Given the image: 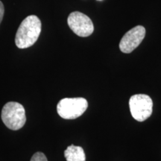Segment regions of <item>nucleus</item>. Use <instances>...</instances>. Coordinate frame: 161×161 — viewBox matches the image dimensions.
<instances>
[{
	"instance_id": "obj_3",
	"label": "nucleus",
	"mask_w": 161,
	"mask_h": 161,
	"mask_svg": "<svg viewBox=\"0 0 161 161\" xmlns=\"http://www.w3.org/2000/svg\"><path fill=\"white\" fill-rule=\"evenodd\" d=\"M87 101L84 98H66L58 102V114L65 119H75L86 111Z\"/></svg>"
},
{
	"instance_id": "obj_6",
	"label": "nucleus",
	"mask_w": 161,
	"mask_h": 161,
	"mask_svg": "<svg viewBox=\"0 0 161 161\" xmlns=\"http://www.w3.org/2000/svg\"><path fill=\"white\" fill-rule=\"evenodd\" d=\"M146 36V29L137 25L129 30L123 36L119 43V49L123 53H130L142 43Z\"/></svg>"
},
{
	"instance_id": "obj_5",
	"label": "nucleus",
	"mask_w": 161,
	"mask_h": 161,
	"mask_svg": "<svg viewBox=\"0 0 161 161\" xmlns=\"http://www.w3.org/2000/svg\"><path fill=\"white\" fill-rule=\"evenodd\" d=\"M67 23L72 31L79 37H88L94 31L92 20L81 12H72L68 17Z\"/></svg>"
},
{
	"instance_id": "obj_2",
	"label": "nucleus",
	"mask_w": 161,
	"mask_h": 161,
	"mask_svg": "<svg viewBox=\"0 0 161 161\" xmlns=\"http://www.w3.org/2000/svg\"><path fill=\"white\" fill-rule=\"evenodd\" d=\"M1 118L8 128L13 130H19L26 122L25 108L18 102H8L2 110Z\"/></svg>"
},
{
	"instance_id": "obj_7",
	"label": "nucleus",
	"mask_w": 161,
	"mask_h": 161,
	"mask_svg": "<svg viewBox=\"0 0 161 161\" xmlns=\"http://www.w3.org/2000/svg\"><path fill=\"white\" fill-rule=\"evenodd\" d=\"M66 161H86L85 153L80 146L71 145L64 152Z\"/></svg>"
},
{
	"instance_id": "obj_1",
	"label": "nucleus",
	"mask_w": 161,
	"mask_h": 161,
	"mask_svg": "<svg viewBox=\"0 0 161 161\" xmlns=\"http://www.w3.org/2000/svg\"><path fill=\"white\" fill-rule=\"evenodd\" d=\"M41 27V21L37 16L30 15L24 19L16 34V46L19 49H27L33 46L40 35Z\"/></svg>"
},
{
	"instance_id": "obj_4",
	"label": "nucleus",
	"mask_w": 161,
	"mask_h": 161,
	"mask_svg": "<svg viewBox=\"0 0 161 161\" xmlns=\"http://www.w3.org/2000/svg\"><path fill=\"white\" fill-rule=\"evenodd\" d=\"M129 107L133 118L139 122H143L152 115L153 102L148 95L136 94L130 97Z\"/></svg>"
},
{
	"instance_id": "obj_9",
	"label": "nucleus",
	"mask_w": 161,
	"mask_h": 161,
	"mask_svg": "<svg viewBox=\"0 0 161 161\" xmlns=\"http://www.w3.org/2000/svg\"><path fill=\"white\" fill-rule=\"evenodd\" d=\"M4 13H5V7H4L3 3L0 1V24H1L2 21H3Z\"/></svg>"
},
{
	"instance_id": "obj_8",
	"label": "nucleus",
	"mask_w": 161,
	"mask_h": 161,
	"mask_svg": "<svg viewBox=\"0 0 161 161\" xmlns=\"http://www.w3.org/2000/svg\"><path fill=\"white\" fill-rule=\"evenodd\" d=\"M30 161H48V160L43 153L37 152L32 156Z\"/></svg>"
}]
</instances>
